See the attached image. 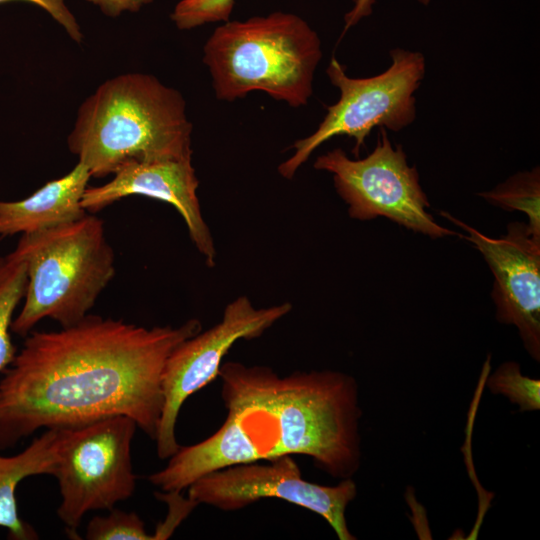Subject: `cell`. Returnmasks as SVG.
<instances>
[{
    "label": "cell",
    "instance_id": "cell-1",
    "mask_svg": "<svg viewBox=\"0 0 540 540\" xmlns=\"http://www.w3.org/2000/svg\"><path fill=\"white\" fill-rule=\"evenodd\" d=\"M201 328L198 319L147 328L88 314L58 331H31L0 379V451L41 428L115 415L155 440L165 362Z\"/></svg>",
    "mask_w": 540,
    "mask_h": 540
},
{
    "label": "cell",
    "instance_id": "cell-2",
    "mask_svg": "<svg viewBox=\"0 0 540 540\" xmlns=\"http://www.w3.org/2000/svg\"><path fill=\"white\" fill-rule=\"evenodd\" d=\"M227 416L210 437L179 447L149 476L162 492H181L228 466L306 455L333 477L360 465L358 386L345 373L323 370L280 376L267 366L225 362L218 372Z\"/></svg>",
    "mask_w": 540,
    "mask_h": 540
},
{
    "label": "cell",
    "instance_id": "cell-3",
    "mask_svg": "<svg viewBox=\"0 0 540 540\" xmlns=\"http://www.w3.org/2000/svg\"><path fill=\"white\" fill-rule=\"evenodd\" d=\"M191 133L178 90L153 75L127 73L83 101L67 145L91 177L103 178L130 161L192 159Z\"/></svg>",
    "mask_w": 540,
    "mask_h": 540
},
{
    "label": "cell",
    "instance_id": "cell-4",
    "mask_svg": "<svg viewBox=\"0 0 540 540\" xmlns=\"http://www.w3.org/2000/svg\"><path fill=\"white\" fill-rule=\"evenodd\" d=\"M321 41L309 24L293 13L275 11L244 21H227L204 45L217 99L234 101L263 91L294 108L312 95Z\"/></svg>",
    "mask_w": 540,
    "mask_h": 540
},
{
    "label": "cell",
    "instance_id": "cell-5",
    "mask_svg": "<svg viewBox=\"0 0 540 540\" xmlns=\"http://www.w3.org/2000/svg\"><path fill=\"white\" fill-rule=\"evenodd\" d=\"M9 255L26 266L27 286L11 331L26 337L42 319L72 326L89 314L115 275L104 222L92 213L21 235Z\"/></svg>",
    "mask_w": 540,
    "mask_h": 540
},
{
    "label": "cell",
    "instance_id": "cell-6",
    "mask_svg": "<svg viewBox=\"0 0 540 540\" xmlns=\"http://www.w3.org/2000/svg\"><path fill=\"white\" fill-rule=\"evenodd\" d=\"M390 56L389 68L368 78L349 77L337 59H331L326 72L340 98L327 107V114L310 136L294 143L295 153L278 167L284 178L291 179L314 150L334 136L354 138L357 157L374 127L398 132L415 120L414 93L425 75V58L420 52L400 48L391 50Z\"/></svg>",
    "mask_w": 540,
    "mask_h": 540
},
{
    "label": "cell",
    "instance_id": "cell-7",
    "mask_svg": "<svg viewBox=\"0 0 540 540\" xmlns=\"http://www.w3.org/2000/svg\"><path fill=\"white\" fill-rule=\"evenodd\" d=\"M136 427L132 418L115 415L58 428L59 459L53 474L61 495L57 515L70 536L78 535L87 512L111 510L134 493L131 443Z\"/></svg>",
    "mask_w": 540,
    "mask_h": 540
},
{
    "label": "cell",
    "instance_id": "cell-8",
    "mask_svg": "<svg viewBox=\"0 0 540 540\" xmlns=\"http://www.w3.org/2000/svg\"><path fill=\"white\" fill-rule=\"evenodd\" d=\"M314 168L333 174L334 186L348 205L351 218L366 221L385 217L398 225L433 239L462 234L436 222L419 174L409 166L400 145L394 147L384 127L374 150L365 158L350 159L340 149L319 156Z\"/></svg>",
    "mask_w": 540,
    "mask_h": 540
},
{
    "label": "cell",
    "instance_id": "cell-9",
    "mask_svg": "<svg viewBox=\"0 0 540 540\" xmlns=\"http://www.w3.org/2000/svg\"><path fill=\"white\" fill-rule=\"evenodd\" d=\"M292 309L290 303L255 308L248 297L229 303L222 320L177 345L168 356L161 378L163 407L156 434L160 459H169L180 445L175 436L179 411L189 396L218 376L223 357L239 339L261 336Z\"/></svg>",
    "mask_w": 540,
    "mask_h": 540
},
{
    "label": "cell",
    "instance_id": "cell-10",
    "mask_svg": "<svg viewBox=\"0 0 540 540\" xmlns=\"http://www.w3.org/2000/svg\"><path fill=\"white\" fill-rule=\"evenodd\" d=\"M241 463L210 472L188 487V497L197 504H207L223 511H236L260 499L278 498L322 516L340 540H354L345 512L356 497L351 478L338 485L325 486L302 478L291 455Z\"/></svg>",
    "mask_w": 540,
    "mask_h": 540
},
{
    "label": "cell",
    "instance_id": "cell-11",
    "mask_svg": "<svg viewBox=\"0 0 540 540\" xmlns=\"http://www.w3.org/2000/svg\"><path fill=\"white\" fill-rule=\"evenodd\" d=\"M440 214L467 234L483 255L493 276L491 297L496 319L514 325L527 353L540 361V238L534 237L527 223L514 221L499 238L486 236L477 229L441 211Z\"/></svg>",
    "mask_w": 540,
    "mask_h": 540
},
{
    "label": "cell",
    "instance_id": "cell-12",
    "mask_svg": "<svg viewBox=\"0 0 540 540\" xmlns=\"http://www.w3.org/2000/svg\"><path fill=\"white\" fill-rule=\"evenodd\" d=\"M191 160L127 162L114 173L109 182L87 187L81 205L87 213L95 214L131 195L167 202L182 216L190 239L205 258L206 264L213 267L216 250L202 217L197 196L199 181Z\"/></svg>",
    "mask_w": 540,
    "mask_h": 540
},
{
    "label": "cell",
    "instance_id": "cell-13",
    "mask_svg": "<svg viewBox=\"0 0 540 540\" xmlns=\"http://www.w3.org/2000/svg\"><path fill=\"white\" fill-rule=\"evenodd\" d=\"M90 178L88 168L78 162L24 199L0 200V237L35 233L81 218L87 213L81 201Z\"/></svg>",
    "mask_w": 540,
    "mask_h": 540
},
{
    "label": "cell",
    "instance_id": "cell-14",
    "mask_svg": "<svg viewBox=\"0 0 540 540\" xmlns=\"http://www.w3.org/2000/svg\"><path fill=\"white\" fill-rule=\"evenodd\" d=\"M59 445V429H46L18 454L0 455V527L7 530L8 539H38L36 530L19 515L15 492L27 477L54 474Z\"/></svg>",
    "mask_w": 540,
    "mask_h": 540
},
{
    "label": "cell",
    "instance_id": "cell-15",
    "mask_svg": "<svg viewBox=\"0 0 540 540\" xmlns=\"http://www.w3.org/2000/svg\"><path fill=\"white\" fill-rule=\"evenodd\" d=\"M490 204L507 211H520L528 218L531 234L540 238V172L539 167L531 171L516 173L490 191L479 193Z\"/></svg>",
    "mask_w": 540,
    "mask_h": 540
},
{
    "label": "cell",
    "instance_id": "cell-16",
    "mask_svg": "<svg viewBox=\"0 0 540 540\" xmlns=\"http://www.w3.org/2000/svg\"><path fill=\"white\" fill-rule=\"evenodd\" d=\"M27 286L26 266L9 254L0 256V374L13 362L17 350L11 338L13 315Z\"/></svg>",
    "mask_w": 540,
    "mask_h": 540
},
{
    "label": "cell",
    "instance_id": "cell-17",
    "mask_svg": "<svg viewBox=\"0 0 540 540\" xmlns=\"http://www.w3.org/2000/svg\"><path fill=\"white\" fill-rule=\"evenodd\" d=\"M487 386L493 394H502L521 411L540 408V381L522 375L516 362H505L489 377Z\"/></svg>",
    "mask_w": 540,
    "mask_h": 540
},
{
    "label": "cell",
    "instance_id": "cell-18",
    "mask_svg": "<svg viewBox=\"0 0 540 540\" xmlns=\"http://www.w3.org/2000/svg\"><path fill=\"white\" fill-rule=\"evenodd\" d=\"M107 516L93 517L86 529L88 540H150L143 520L134 512L111 509Z\"/></svg>",
    "mask_w": 540,
    "mask_h": 540
},
{
    "label": "cell",
    "instance_id": "cell-19",
    "mask_svg": "<svg viewBox=\"0 0 540 540\" xmlns=\"http://www.w3.org/2000/svg\"><path fill=\"white\" fill-rule=\"evenodd\" d=\"M235 0H181L171 14L180 30H189L213 22L230 19Z\"/></svg>",
    "mask_w": 540,
    "mask_h": 540
},
{
    "label": "cell",
    "instance_id": "cell-20",
    "mask_svg": "<svg viewBox=\"0 0 540 540\" xmlns=\"http://www.w3.org/2000/svg\"><path fill=\"white\" fill-rule=\"evenodd\" d=\"M161 500L167 502L169 513L164 522L160 523L154 534L153 539L169 538L180 522L198 505L195 501L181 497L180 492L155 493Z\"/></svg>",
    "mask_w": 540,
    "mask_h": 540
},
{
    "label": "cell",
    "instance_id": "cell-21",
    "mask_svg": "<svg viewBox=\"0 0 540 540\" xmlns=\"http://www.w3.org/2000/svg\"><path fill=\"white\" fill-rule=\"evenodd\" d=\"M11 0H0L4 3ZM31 2L44 9L54 20H56L66 31L68 36L77 43L83 38L80 25L76 18L68 9L64 0H24Z\"/></svg>",
    "mask_w": 540,
    "mask_h": 540
},
{
    "label": "cell",
    "instance_id": "cell-22",
    "mask_svg": "<svg viewBox=\"0 0 540 540\" xmlns=\"http://www.w3.org/2000/svg\"><path fill=\"white\" fill-rule=\"evenodd\" d=\"M97 6L103 14L110 17H117L124 12L135 13L153 0H85Z\"/></svg>",
    "mask_w": 540,
    "mask_h": 540
},
{
    "label": "cell",
    "instance_id": "cell-23",
    "mask_svg": "<svg viewBox=\"0 0 540 540\" xmlns=\"http://www.w3.org/2000/svg\"><path fill=\"white\" fill-rule=\"evenodd\" d=\"M423 5H428L430 0H418ZM376 0H354L353 7L344 16V28L341 37L363 18L371 15Z\"/></svg>",
    "mask_w": 540,
    "mask_h": 540
}]
</instances>
